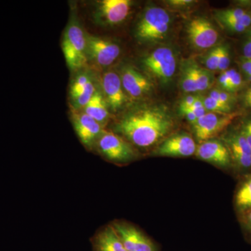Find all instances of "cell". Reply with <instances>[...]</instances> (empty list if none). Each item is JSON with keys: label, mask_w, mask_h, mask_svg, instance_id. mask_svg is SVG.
I'll return each mask as SVG.
<instances>
[{"label": "cell", "mask_w": 251, "mask_h": 251, "mask_svg": "<svg viewBox=\"0 0 251 251\" xmlns=\"http://www.w3.org/2000/svg\"><path fill=\"white\" fill-rule=\"evenodd\" d=\"M216 15L219 20H232L238 21L247 29L251 25V14L241 8L224 10L219 11Z\"/></svg>", "instance_id": "obj_19"}, {"label": "cell", "mask_w": 251, "mask_h": 251, "mask_svg": "<svg viewBox=\"0 0 251 251\" xmlns=\"http://www.w3.org/2000/svg\"><path fill=\"white\" fill-rule=\"evenodd\" d=\"M219 82L220 85L224 89V91L228 92L229 80V77L226 75V73L222 72L221 75H220Z\"/></svg>", "instance_id": "obj_35"}, {"label": "cell", "mask_w": 251, "mask_h": 251, "mask_svg": "<svg viewBox=\"0 0 251 251\" xmlns=\"http://www.w3.org/2000/svg\"><path fill=\"white\" fill-rule=\"evenodd\" d=\"M170 4L173 6H176V7H183V6H186L188 5L192 4L194 1L192 0H172V1H168Z\"/></svg>", "instance_id": "obj_36"}, {"label": "cell", "mask_w": 251, "mask_h": 251, "mask_svg": "<svg viewBox=\"0 0 251 251\" xmlns=\"http://www.w3.org/2000/svg\"><path fill=\"white\" fill-rule=\"evenodd\" d=\"M92 246L94 251H127L112 225L96 234Z\"/></svg>", "instance_id": "obj_17"}, {"label": "cell", "mask_w": 251, "mask_h": 251, "mask_svg": "<svg viewBox=\"0 0 251 251\" xmlns=\"http://www.w3.org/2000/svg\"><path fill=\"white\" fill-rule=\"evenodd\" d=\"M191 110L193 112V113L195 114V115H196V117H197V119L201 118V117H202L203 115H205L206 113V110L204 107H203V108H196V109H193V108H190Z\"/></svg>", "instance_id": "obj_37"}, {"label": "cell", "mask_w": 251, "mask_h": 251, "mask_svg": "<svg viewBox=\"0 0 251 251\" xmlns=\"http://www.w3.org/2000/svg\"><path fill=\"white\" fill-rule=\"evenodd\" d=\"M195 77H196V85L198 92H202L209 89L211 84V74L206 69L198 67L194 64Z\"/></svg>", "instance_id": "obj_21"}, {"label": "cell", "mask_w": 251, "mask_h": 251, "mask_svg": "<svg viewBox=\"0 0 251 251\" xmlns=\"http://www.w3.org/2000/svg\"><path fill=\"white\" fill-rule=\"evenodd\" d=\"M241 68L243 72L244 73L247 77L251 76V62L250 61L248 60L247 59L243 57L240 62Z\"/></svg>", "instance_id": "obj_32"}, {"label": "cell", "mask_w": 251, "mask_h": 251, "mask_svg": "<svg viewBox=\"0 0 251 251\" xmlns=\"http://www.w3.org/2000/svg\"><path fill=\"white\" fill-rule=\"evenodd\" d=\"M171 17L161 7L152 6L146 10L137 27V36L143 41L153 42L164 39L169 31Z\"/></svg>", "instance_id": "obj_2"}, {"label": "cell", "mask_w": 251, "mask_h": 251, "mask_svg": "<svg viewBox=\"0 0 251 251\" xmlns=\"http://www.w3.org/2000/svg\"><path fill=\"white\" fill-rule=\"evenodd\" d=\"M94 93H95V88L92 81L89 80L86 85L85 88L83 90L78 94V96L74 99L75 100V103L77 108H82L85 107L88 102L90 101V99L93 97Z\"/></svg>", "instance_id": "obj_23"}, {"label": "cell", "mask_w": 251, "mask_h": 251, "mask_svg": "<svg viewBox=\"0 0 251 251\" xmlns=\"http://www.w3.org/2000/svg\"><path fill=\"white\" fill-rule=\"evenodd\" d=\"M238 113L206 112L193 124V131L199 141L211 140L232 123Z\"/></svg>", "instance_id": "obj_6"}, {"label": "cell", "mask_w": 251, "mask_h": 251, "mask_svg": "<svg viewBox=\"0 0 251 251\" xmlns=\"http://www.w3.org/2000/svg\"><path fill=\"white\" fill-rule=\"evenodd\" d=\"M197 97L193 95H188L186 98L183 99L181 104H180V109L189 108L192 106Z\"/></svg>", "instance_id": "obj_33"}, {"label": "cell", "mask_w": 251, "mask_h": 251, "mask_svg": "<svg viewBox=\"0 0 251 251\" xmlns=\"http://www.w3.org/2000/svg\"><path fill=\"white\" fill-rule=\"evenodd\" d=\"M203 107H204V103H203V100H201V99L198 98V97H197V99H196V100H195L194 103H193L192 106H191V108H189L196 109L203 108Z\"/></svg>", "instance_id": "obj_39"}, {"label": "cell", "mask_w": 251, "mask_h": 251, "mask_svg": "<svg viewBox=\"0 0 251 251\" xmlns=\"http://www.w3.org/2000/svg\"><path fill=\"white\" fill-rule=\"evenodd\" d=\"M244 98H251V87H249L247 91H246L245 94L244 95Z\"/></svg>", "instance_id": "obj_41"}, {"label": "cell", "mask_w": 251, "mask_h": 251, "mask_svg": "<svg viewBox=\"0 0 251 251\" xmlns=\"http://www.w3.org/2000/svg\"><path fill=\"white\" fill-rule=\"evenodd\" d=\"M62 49L66 62L71 69H77L85 64L87 57V39L80 26L72 24L64 33Z\"/></svg>", "instance_id": "obj_4"}, {"label": "cell", "mask_w": 251, "mask_h": 251, "mask_svg": "<svg viewBox=\"0 0 251 251\" xmlns=\"http://www.w3.org/2000/svg\"><path fill=\"white\" fill-rule=\"evenodd\" d=\"M246 124H247L248 126H249V128H250V129L251 130V120H249V121H248Z\"/></svg>", "instance_id": "obj_42"}, {"label": "cell", "mask_w": 251, "mask_h": 251, "mask_svg": "<svg viewBox=\"0 0 251 251\" xmlns=\"http://www.w3.org/2000/svg\"><path fill=\"white\" fill-rule=\"evenodd\" d=\"M245 224L248 229L251 232V209H249L245 216Z\"/></svg>", "instance_id": "obj_38"}, {"label": "cell", "mask_w": 251, "mask_h": 251, "mask_svg": "<svg viewBox=\"0 0 251 251\" xmlns=\"http://www.w3.org/2000/svg\"><path fill=\"white\" fill-rule=\"evenodd\" d=\"M97 145L99 152L114 163H128L136 157L131 144L111 132L104 131L97 140Z\"/></svg>", "instance_id": "obj_3"}, {"label": "cell", "mask_w": 251, "mask_h": 251, "mask_svg": "<svg viewBox=\"0 0 251 251\" xmlns=\"http://www.w3.org/2000/svg\"><path fill=\"white\" fill-rule=\"evenodd\" d=\"M121 80L122 87L133 98L143 97L151 88L150 81L132 67H127L124 69Z\"/></svg>", "instance_id": "obj_15"}, {"label": "cell", "mask_w": 251, "mask_h": 251, "mask_svg": "<svg viewBox=\"0 0 251 251\" xmlns=\"http://www.w3.org/2000/svg\"><path fill=\"white\" fill-rule=\"evenodd\" d=\"M112 226L127 251H158L156 244L132 225L115 222Z\"/></svg>", "instance_id": "obj_7"}, {"label": "cell", "mask_w": 251, "mask_h": 251, "mask_svg": "<svg viewBox=\"0 0 251 251\" xmlns=\"http://www.w3.org/2000/svg\"><path fill=\"white\" fill-rule=\"evenodd\" d=\"M196 154L200 159L222 168L230 166L232 159L227 147L214 140L203 142L197 148Z\"/></svg>", "instance_id": "obj_11"}, {"label": "cell", "mask_w": 251, "mask_h": 251, "mask_svg": "<svg viewBox=\"0 0 251 251\" xmlns=\"http://www.w3.org/2000/svg\"><path fill=\"white\" fill-rule=\"evenodd\" d=\"M223 24L226 26L229 30L234 31V32L242 33L247 30V28L243 26L238 21H232V20H220Z\"/></svg>", "instance_id": "obj_29"}, {"label": "cell", "mask_w": 251, "mask_h": 251, "mask_svg": "<svg viewBox=\"0 0 251 251\" xmlns=\"http://www.w3.org/2000/svg\"><path fill=\"white\" fill-rule=\"evenodd\" d=\"M147 69L162 82L171 80L176 71V62L174 52L168 47L153 50L144 59Z\"/></svg>", "instance_id": "obj_5"}, {"label": "cell", "mask_w": 251, "mask_h": 251, "mask_svg": "<svg viewBox=\"0 0 251 251\" xmlns=\"http://www.w3.org/2000/svg\"><path fill=\"white\" fill-rule=\"evenodd\" d=\"M220 51H221V46L211 50L206 56L204 63L206 68L209 70L216 71L219 69Z\"/></svg>", "instance_id": "obj_25"}, {"label": "cell", "mask_w": 251, "mask_h": 251, "mask_svg": "<svg viewBox=\"0 0 251 251\" xmlns=\"http://www.w3.org/2000/svg\"><path fill=\"white\" fill-rule=\"evenodd\" d=\"M251 197V178L241 186L236 196V201Z\"/></svg>", "instance_id": "obj_30"}, {"label": "cell", "mask_w": 251, "mask_h": 251, "mask_svg": "<svg viewBox=\"0 0 251 251\" xmlns=\"http://www.w3.org/2000/svg\"><path fill=\"white\" fill-rule=\"evenodd\" d=\"M197 146L191 135L179 133L165 140L158 147L155 154L163 156L188 157L196 152Z\"/></svg>", "instance_id": "obj_10"}, {"label": "cell", "mask_w": 251, "mask_h": 251, "mask_svg": "<svg viewBox=\"0 0 251 251\" xmlns=\"http://www.w3.org/2000/svg\"><path fill=\"white\" fill-rule=\"evenodd\" d=\"M247 78H248V80L250 81V82H251V76L247 77Z\"/></svg>", "instance_id": "obj_43"}, {"label": "cell", "mask_w": 251, "mask_h": 251, "mask_svg": "<svg viewBox=\"0 0 251 251\" xmlns=\"http://www.w3.org/2000/svg\"><path fill=\"white\" fill-rule=\"evenodd\" d=\"M224 72L229 77L228 92L230 93V92H234L239 90L243 83L242 75L234 69H227V71Z\"/></svg>", "instance_id": "obj_24"}, {"label": "cell", "mask_w": 251, "mask_h": 251, "mask_svg": "<svg viewBox=\"0 0 251 251\" xmlns=\"http://www.w3.org/2000/svg\"><path fill=\"white\" fill-rule=\"evenodd\" d=\"M73 121L74 128L80 141L89 148L92 147L94 143H97L99 137L105 131L103 129V126L85 112L75 114Z\"/></svg>", "instance_id": "obj_12"}, {"label": "cell", "mask_w": 251, "mask_h": 251, "mask_svg": "<svg viewBox=\"0 0 251 251\" xmlns=\"http://www.w3.org/2000/svg\"><path fill=\"white\" fill-rule=\"evenodd\" d=\"M204 108L206 110L215 113L228 114L232 110V105L217 101L215 99L208 97L203 100Z\"/></svg>", "instance_id": "obj_22"}, {"label": "cell", "mask_w": 251, "mask_h": 251, "mask_svg": "<svg viewBox=\"0 0 251 251\" xmlns=\"http://www.w3.org/2000/svg\"><path fill=\"white\" fill-rule=\"evenodd\" d=\"M209 97L215 99L217 101L224 104L230 105L234 100L233 96L229 92L224 90H214L209 94Z\"/></svg>", "instance_id": "obj_26"}, {"label": "cell", "mask_w": 251, "mask_h": 251, "mask_svg": "<svg viewBox=\"0 0 251 251\" xmlns=\"http://www.w3.org/2000/svg\"><path fill=\"white\" fill-rule=\"evenodd\" d=\"M130 6L129 0H103L99 4L98 16L104 23L119 24L129 14Z\"/></svg>", "instance_id": "obj_13"}, {"label": "cell", "mask_w": 251, "mask_h": 251, "mask_svg": "<svg viewBox=\"0 0 251 251\" xmlns=\"http://www.w3.org/2000/svg\"><path fill=\"white\" fill-rule=\"evenodd\" d=\"M229 64H230V57H229V49L227 46H221L218 70L221 72H226L228 69Z\"/></svg>", "instance_id": "obj_28"}, {"label": "cell", "mask_w": 251, "mask_h": 251, "mask_svg": "<svg viewBox=\"0 0 251 251\" xmlns=\"http://www.w3.org/2000/svg\"><path fill=\"white\" fill-rule=\"evenodd\" d=\"M181 110V113L183 115H185V117H186L188 122H191V124L196 123V121H197L198 119L196 117L195 114L193 113L192 110L190 108H184V109H180Z\"/></svg>", "instance_id": "obj_34"}, {"label": "cell", "mask_w": 251, "mask_h": 251, "mask_svg": "<svg viewBox=\"0 0 251 251\" xmlns=\"http://www.w3.org/2000/svg\"><path fill=\"white\" fill-rule=\"evenodd\" d=\"M86 39L87 51L99 65H110L120 55V46L112 41L94 36H87Z\"/></svg>", "instance_id": "obj_9"}, {"label": "cell", "mask_w": 251, "mask_h": 251, "mask_svg": "<svg viewBox=\"0 0 251 251\" xmlns=\"http://www.w3.org/2000/svg\"><path fill=\"white\" fill-rule=\"evenodd\" d=\"M173 127V119L164 108L151 106L126 115L117 125V130L130 143L145 148L158 143Z\"/></svg>", "instance_id": "obj_1"}, {"label": "cell", "mask_w": 251, "mask_h": 251, "mask_svg": "<svg viewBox=\"0 0 251 251\" xmlns=\"http://www.w3.org/2000/svg\"><path fill=\"white\" fill-rule=\"evenodd\" d=\"M231 158L242 169L251 168V148L242 131L232 133L226 138Z\"/></svg>", "instance_id": "obj_14"}, {"label": "cell", "mask_w": 251, "mask_h": 251, "mask_svg": "<svg viewBox=\"0 0 251 251\" xmlns=\"http://www.w3.org/2000/svg\"><path fill=\"white\" fill-rule=\"evenodd\" d=\"M193 65L194 63H188L187 66L183 70L182 75H181V88L187 93L198 92Z\"/></svg>", "instance_id": "obj_20"}, {"label": "cell", "mask_w": 251, "mask_h": 251, "mask_svg": "<svg viewBox=\"0 0 251 251\" xmlns=\"http://www.w3.org/2000/svg\"><path fill=\"white\" fill-rule=\"evenodd\" d=\"M90 80L89 77L86 75H81L77 77L76 80L74 81L73 83L72 89H71V94H72L73 99L76 98L78 94L85 88L86 85Z\"/></svg>", "instance_id": "obj_27"}, {"label": "cell", "mask_w": 251, "mask_h": 251, "mask_svg": "<svg viewBox=\"0 0 251 251\" xmlns=\"http://www.w3.org/2000/svg\"><path fill=\"white\" fill-rule=\"evenodd\" d=\"M244 103L245 104L246 106L249 107L251 108V98H244Z\"/></svg>", "instance_id": "obj_40"}, {"label": "cell", "mask_w": 251, "mask_h": 251, "mask_svg": "<svg viewBox=\"0 0 251 251\" xmlns=\"http://www.w3.org/2000/svg\"><path fill=\"white\" fill-rule=\"evenodd\" d=\"M85 113L103 125L107 121L109 117V112L107 108L106 103L103 96L99 92H95L88 103L85 105Z\"/></svg>", "instance_id": "obj_18"}, {"label": "cell", "mask_w": 251, "mask_h": 251, "mask_svg": "<svg viewBox=\"0 0 251 251\" xmlns=\"http://www.w3.org/2000/svg\"><path fill=\"white\" fill-rule=\"evenodd\" d=\"M102 86L110 108L114 111L121 108L125 103L126 97L120 75L115 72L105 73L102 80Z\"/></svg>", "instance_id": "obj_16"}, {"label": "cell", "mask_w": 251, "mask_h": 251, "mask_svg": "<svg viewBox=\"0 0 251 251\" xmlns=\"http://www.w3.org/2000/svg\"><path fill=\"white\" fill-rule=\"evenodd\" d=\"M187 34L191 44L199 49L212 47L219 39V33L207 19L196 18L187 26Z\"/></svg>", "instance_id": "obj_8"}, {"label": "cell", "mask_w": 251, "mask_h": 251, "mask_svg": "<svg viewBox=\"0 0 251 251\" xmlns=\"http://www.w3.org/2000/svg\"><path fill=\"white\" fill-rule=\"evenodd\" d=\"M243 54L244 58H251V31L243 44Z\"/></svg>", "instance_id": "obj_31"}]
</instances>
